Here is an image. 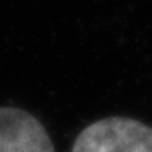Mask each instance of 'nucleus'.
Listing matches in <instances>:
<instances>
[{
  "instance_id": "2",
  "label": "nucleus",
  "mask_w": 152,
  "mask_h": 152,
  "mask_svg": "<svg viewBox=\"0 0 152 152\" xmlns=\"http://www.w3.org/2000/svg\"><path fill=\"white\" fill-rule=\"evenodd\" d=\"M0 152H53V144L34 115L0 107Z\"/></svg>"
},
{
  "instance_id": "1",
  "label": "nucleus",
  "mask_w": 152,
  "mask_h": 152,
  "mask_svg": "<svg viewBox=\"0 0 152 152\" xmlns=\"http://www.w3.org/2000/svg\"><path fill=\"white\" fill-rule=\"evenodd\" d=\"M71 152H152V128L131 118H104L79 133Z\"/></svg>"
}]
</instances>
